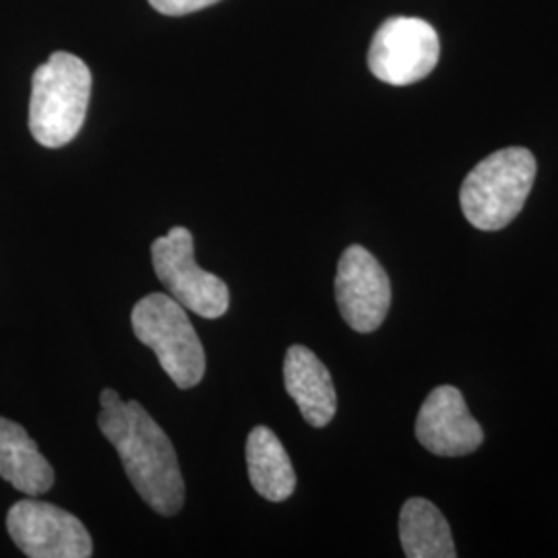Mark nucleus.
I'll list each match as a JSON object with an SVG mask.
<instances>
[{"label": "nucleus", "instance_id": "f8f14e48", "mask_svg": "<svg viewBox=\"0 0 558 558\" xmlns=\"http://www.w3.org/2000/svg\"><path fill=\"white\" fill-rule=\"evenodd\" d=\"M246 465L253 488L263 499L281 502L296 490V474L278 435L257 426L246 439Z\"/></svg>", "mask_w": 558, "mask_h": 558}, {"label": "nucleus", "instance_id": "9b49d317", "mask_svg": "<svg viewBox=\"0 0 558 558\" xmlns=\"http://www.w3.org/2000/svg\"><path fill=\"white\" fill-rule=\"evenodd\" d=\"M0 478L25 497H40L54 484V470L27 430L0 416Z\"/></svg>", "mask_w": 558, "mask_h": 558}, {"label": "nucleus", "instance_id": "20e7f679", "mask_svg": "<svg viewBox=\"0 0 558 558\" xmlns=\"http://www.w3.org/2000/svg\"><path fill=\"white\" fill-rule=\"evenodd\" d=\"M135 338L160 360L166 375L180 389H193L205 375V350L186 308L168 294H147L131 313Z\"/></svg>", "mask_w": 558, "mask_h": 558}, {"label": "nucleus", "instance_id": "1a4fd4ad", "mask_svg": "<svg viewBox=\"0 0 558 558\" xmlns=\"http://www.w3.org/2000/svg\"><path fill=\"white\" fill-rule=\"evenodd\" d=\"M416 437L435 456L461 458L478 449L484 430L470 414L461 391L451 385H440L420 408Z\"/></svg>", "mask_w": 558, "mask_h": 558}, {"label": "nucleus", "instance_id": "9d476101", "mask_svg": "<svg viewBox=\"0 0 558 558\" xmlns=\"http://www.w3.org/2000/svg\"><path fill=\"white\" fill-rule=\"evenodd\" d=\"M283 383L311 426H327L338 412V393L327 366L304 345H292L283 360Z\"/></svg>", "mask_w": 558, "mask_h": 558}, {"label": "nucleus", "instance_id": "4468645a", "mask_svg": "<svg viewBox=\"0 0 558 558\" xmlns=\"http://www.w3.org/2000/svg\"><path fill=\"white\" fill-rule=\"evenodd\" d=\"M220 0H149V4L161 13V15H170V17H180V15H189L201 11L205 7H211Z\"/></svg>", "mask_w": 558, "mask_h": 558}, {"label": "nucleus", "instance_id": "f257e3e1", "mask_svg": "<svg viewBox=\"0 0 558 558\" xmlns=\"http://www.w3.org/2000/svg\"><path fill=\"white\" fill-rule=\"evenodd\" d=\"M101 435L114 445L137 495L163 518L184 505V480L172 440L140 401H122L114 389L100 393Z\"/></svg>", "mask_w": 558, "mask_h": 558}, {"label": "nucleus", "instance_id": "0eeeda50", "mask_svg": "<svg viewBox=\"0 0 558 558\" xmlns=\"http://www.w3.org/2000/svg\"><path fill=\"white\" fill-rule=\"evenodd\" d=\"M9 536L29 558H87L94 542L80 518L34 497L15 502L7 513Z\"/></svg>", "mask_w": 558, "mask_h": 558}, {"label": "nucleus", "instance_id": "6e6552de", "mask_svg": "<svg viewBox=\"0 0 558 558\" xmlns=\"http://www.w3.org/2000/svg\"><path fill=\"white\" fill-rule=\"evenodd\" d=\"M336 296L343 320L359 333H373L389 313L391 281L373 253L352 244L339 259Z\"/></svg>", "mask_w": 558, "mask_h": 558}, {"label": "nucleus", "instance_id": "39448f33", "mask_svg": "<svg viewBox=\"0 0 558 558\" xmlns=\"http://www.w3.org/2000/svg\"><path fill=\"white\" fill-rule=\"evenodd\" d=\"M154 271L180 304L203 319H220L228 313L230 292L223 279L201 269L195 260L191 230L177 226L151 244Z\"/></svg>", "mask_w": 558, "mask_h": 558}, {"label": "nucleus", "instance_id": "f03ea898", "mask_svg": "<svg viewBox=\"0 0 558 558\" xmlns=\"http://www.w3.org/2000/svg\"><path fill=\"white\" fill-rule=\"evenodd\" d=\"M92 98V71L75 54L54 52L32 80L29 131L48 149L80 135Z\"/></svg>", "mask_w": 558, "mask_h": 558}, {"label": "nucleus", "instance_id": "ddd939ff", "mask_svg": "<svg viewBox=\"0 0 558 558\" xmlns=\"http://www.w3.org/2000/svg\"><path fill=\"white\" fill-rule=\"evenodd\" d=\"M399 539L408 558L458 557L451 527L430 500H405L399 513Z\"/></svg>", "mask_w": 558, "mask_h": 558}, {"label": "nucleus", "instance_id": "7ed1b4c3", "mask_svg": "<svg viewBox=\"0 0 558 558\" xmlns=\"http://www.w3.org/2000/svg\"><path fill=\"white\" fill-rule=\"evenodd\" d=\"M536 180V158L523 147H507L476 163L461 186L465 220L497 232L518 218Z\"/></svg>", "mask_w": 558, "mask_h": 558}, {"label": "nucleus", "instance_id": "423d86ee", "mask_svg": "<svg viewBox=\"0 0 558 558\" xmlns=\"http://www.w3.org/2000/svg\"><path fill=\"white\" fill-rule=\"evenodd\" d=\"M440 57L435 27L416 17H391L377 29L371 50V73L389 85H412L428 77Z\"/></svg>", "mask_w": 558, "mask_h": 558}]
</instances>
